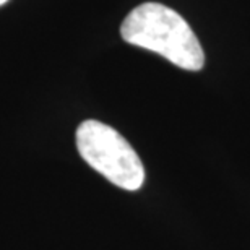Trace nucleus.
<instances>
[{"mask_svg":"<svg viewBox=\"0 0 250 250\" xmlns=\"http://www.w3.org/2000/svg\"><path fill=\"white\" fill-rule=\"evenodd\" d=\"M77 148L84 161L114 186L130 192L143 186L142 159L116 128L93 119L84 121L77 128Z\"/></svg>","mask_w":250,"mask_h":250,"instance_id":"nucleus-2","label":"nucleus"},{"mask_svg":"<svg viewBox=\"0 0 250 250\" xmlns=\"http://www.w3.org/2000/svg\"><path fill=\"white\" fill-rule=\"evenodd\" d=\"M8 0H0V5H3V3H7Z\"/></svg>","mask_w":250,"mask_h":250,"instance_id":"nucleus-3","label":"nucleus"},{"mask_svg":"<svg viewBox=\"0 0 250 250\" xmlns=\"http://www.w3.org/2000/svg\"><path fill=\"white\" fill-rule=\"evenodd\" d=\"M121 34L125 42L156 52L184 70L203 68L198 38L181 15L163 3L146 2L133 8L124 20Z\"/></svg>","mask_w":250,"mask_h":250,"instance_id":"nucleus-1","label":"nucleus"}]
</instances>
